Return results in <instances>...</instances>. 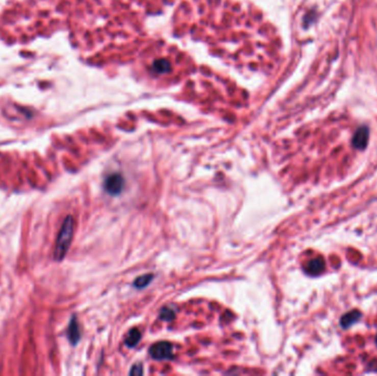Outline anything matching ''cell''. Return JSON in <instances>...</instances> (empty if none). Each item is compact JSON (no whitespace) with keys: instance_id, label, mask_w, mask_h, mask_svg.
Instances as JSON below:
<instances>
[{"instance_id":"cell-12","label":"cell","mask_w":377,"mask_h":376,"mask_svg":"<svg viewBox=\"0 0 377 376\" xmlns=\"http://www.w3.org/2000/svg\"><path fill=\"white\" fill-rule=\"evenodd\" d=\"M376 340H377V339H376Z\"/></svg>"},{"instance_id":"cell-3","label":"cell","mask_w":377,"mask_h":376,"mask_svg":"<svg viewBox=\"0 0 377 376\" xmlns=\"http://www.w3.org/2000/svg\"><path fill=\"white\" fill-rule=\"evenodd\" d=\"M124 186H125L124 178L118 173L108 176L104 183V188L106 190V192L112 195L119 194L122 191V189H124Z\"/></svg>"},{"instance_id":"cell-4","label":"cell","mask_w":377,"mask_h":376,"mask_svg":"<svg viewBox=\"0 0 377 376\" xmlns=\"http://www.w3.org/2000/svg\"><path fill=\"white\" fill-rule=\"evenodd\" d=\"M368 128L366 126L360 127L353 136L352 143L356 149H364L368 142Z\"/></svg>"},{"instance_id":"cell-10","label":"cell","mask_w":377,"mask_h":376,"mask_svg":"<svg viewBox=\"0 0 377 376\" xmlns=\"http://www.w3.org/2000/svg\"><path fill=\"white\" fill-rule=\"evenodd\" d=\"M160 317L161 319L166 320V321H171L174 319V312L171 309H169V308H163L160 312Z\"/></svg>"},{"instance_id":"cell-2","label":"cell","mask_w":377,"mask_h":376,"mask_svg":"<svg viewBox=\"0 0 377 376\" xmlns=\"http://www.w3.org/2000/svg\"><path fill=\"white\" fill-rule=\"evenodd\" d=\"M149 353L156 360H170L173 358L172 345L169 342H158L150 347Z\"/></svg>"},{"instance_id":"cell-9","label":"cell","mask_w":377,"mask_h":376,"mask_svg":"<svg viewBox=\"0 0 377 376\" xmlns=\"http://www.w3.org/2000/svg\"><path fill=\"white\" fill-rule=\"evenodd\" d=\"M153 278H154V276L152 275V273H147V275H142V276L138 277V278H137L135 280L134 286L136 287V288H138V289L145 288L146 286H148L150 283H152Z\"/></svg>"},{"instance_id":"cell-7","label":"cell","mask_w":377,"mask_h":376,"mask_svg":"<svg viewBox=\"0 0 377 376\" xmlns=\"http://www.w3.org/2000/svg\"><path fill=\"white\" fill-rule=\"evenodd\" d=\"M323 269H324V261L321 257L312 259L307 266V271L311 273V275H317V273H320Z\"/></svg>"},{"instance_id":"cell-5","label":"cell","mask_w":377,"mask_h":376,"mask_svg":"<svg viewBox=\"0 0 377 376\" xmlns=\"http://www.w3.org/2000/svg\"><path fill=\"white\" fill-rule=\"evenodd\" d=\"M81 338V333H80V327L77 321V318L73 317L71 320L70 327H68V340L72 344H77L79 340Z\"/></svg>"},{"instance_id":"cell-6","label":"cell","mask_w":377,"mask_h":376,"mask_svg":"<svg viewBox=\"0 0 377 376\" xmlns=\"http://www.w3.org/2000/svg\"><path fill=\"white\" fill-rule=\"evenodd\" d=\"M360 318H361V313L358 310L348 312L341 318V321H340L341 327L344 328V329H347V328H349L353 323H355Z\"/></svg>"},{"instance_id":"cell-11","label":"cell","mask_w":377,"mask_h":376,"mask_svg":"<svg viewBox=\"0 0 377 376\" xmlns=\"http://www.w3.org/2000/svg\"><path fill=\"white\" fill-rule=\"evenodd\" d=\"M143 373V371H142V366H141V364H136V365H134L133 366V368H132V371H130V374H132V375H141Z\"/></svg>"},{"instance_id":"cell-8","label":"cell","mask_w":377,"mask_h":376,"mask_svg":"<svg viewBox=\"0 0 377 376\" xmlns=\"http://www.w3.org/2000/svg\"><path fill=\"white\" fill-rule=\"evenodd\" d=\"M140 339H141L140 331L138 329H132L128 332V336L126 339V344L129 347H134L139 343Z\"/></svg>"},{"instance_id":"cell-1","label":"cell","mask_w":377,"mask_h":376,"mask_svg":"<svg viewBox=\"0 0 377 376\" xmlns=\"http://www.w3.org/2000/svg\"><path fill=\"white\" fill-rule=\"evenodd\" d=\"M73 233H74V220L72 216H67L62 224V228L60 230V233L57 239L56 250H54V258H56V261H62L65 257L68 247H70L72 242Z\"/></svg>"}]
</instances>
